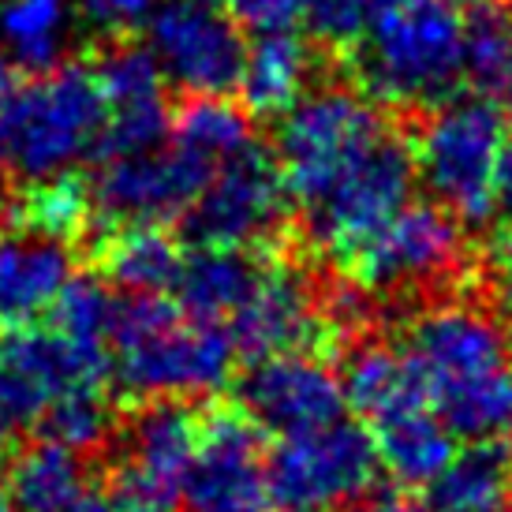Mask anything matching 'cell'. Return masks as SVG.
Masks as SVG:
<instances>
[{
    "label": "cell",
    "instance_id": "40",
    "mask_svg": "<svg viewBox=\"0 0 512 512\" xmlns=\"http://www.w3.org/2000/svg\"><path fill=\"white\" fill-rule=\"evenodd\" d=\"M281 512H314V509H296V505H285Z\"/></svg>",
    "mask_w": 512,
    "mask_h": 512
},
{
    "label": "cell",
    "instance_id": "11",
    "mask_svg": "<svg viewBox=\"0 0 512 512\" xmlns=\"http://www.w3.org/2000/svg\"><path fill=\"white\" fill-rule=\"evenodd\" d=\"M270 456L247 412L217 408L199 419V445L180 501L187 512H270Z\"/></svg>",
    "mask_w": 512,
    "mask_h": 512
},
{
    "label": "cell",
    "instance_id": "22",
    "mask_svg": "<svg viewBox=\"0 0 512 512\" xmlns=\"http://www.w3.org/2000/svg\"><path fill=\"white\" fill-rule=\"evenodd\" d=\"M15 512H75L90 494L83 453L60 441H38L15 456L8 471Z\"/></svg>",
    "mask_w": 512,
    "mask_h": 512
},
{
    "label": "cell",
    "instance_id": "16",
    "mask_svg": "<svg viewBox=\"0 0 512 512\" xmlns=\"http://www.w3.org/2000/svg\"><path fill=\"white\" fill-rule=\"evenodd\" d=\"M243 412L258 427L273 434H299V430L326 427L348 412L344 382L333 367L311 352H281V356L255 359L240 385Z\"/></svg>",
    "mask_w": 512,
    "mask_h": 512
},
{
    "label": "cell",
    "instance_id": "5",
    "mask_svg": "<svg viewBox=\"0 0 512 512\" xmlns=\"http://www.w3.org/2000/svg\"><path fill=\"white\" fill-rule=\"evenodd\" d=\"M385 135L389 124L367 98L348 90H303L277 128V172L288 199L311 214L356 176Z\"/></svg>",
    "mask_w": 512,
    "mask_h": 512
},
{
    "label": "cell",
    "instance_id": "23",
    "mask_svg": "<svg viewBox=\"0 0 512 512\" xmlns=\"http://www.w3.org/2000/svg\"><path fill=\"white\" fill-rule=\"evenodd\" d=\"M430 512H509L512 460L494 441H471L430 479Z\"/></svg>",
    "mask_w": 512,
    "mask_h": 512
},
{
    "label": "cell",
    "instance_id": "3",
    "mask_svg": "<svg viewBox=\"0 0 512 512\" xmlns=\"http://www.w3.org/2000/svg\"><path fill=\"white\" fill-rule=\"evenodd\" d=\"M109 370L131 397L176 400L202 397L228 382L236 348L214 322L187 314L161 296L116 303L109 329Z\"/></svg>",
    "mask_w": 512,
    "mask_h": 512
},
{
    "label": "cell",
    "instance_id": "13",
    "mask_svg": "<svg viewBox=\"0 0 512 512\" xmlns=\"http://www.w3.org/2000/svg\"><path fill=\"white\" fill-rule=\"evenodd\" d=\"M460 225L438 202H404L374 236L344 258L359 288L397 292L434 281L460 262Z\"/></svg>",
    "mask_w": 512,
    "mask_h": 512
},
{
    "label": "cell",
    "instance_id": "37",
    "mask_svg": "<svg viewBox=\"0 0 512 512\" xmlns=\"http://www.w3.org/2000/svg\"><path fill=\"white\" fill-rule=\"evenodd\" d=\"M75 512H124V509H120V501H116L113 494H94V490H90Z\"/></svg>",
    "mask_w": 512,
    "mask_h": 512
},
{
    "label": "cell",
    "instance_id": "8",
    "mask_svg": "<svg viewBox=\"0 0 512 512\" xmlns=\"http://www.w3.org/2000/svg\"><path fill=\"white\" fill-rule=\"evenodd\" d=\"M378 468L374 438L341 415L326 427L281 438L270 453V490L285 505L326 512L363 498L378 479Z\"/></svg>",
    "mask_w": 512,
    "mask_h": 512
},
{
    "label": "cell",
    "instance_id": "32",
    "mask_svg": "<svg viewBox=\"0 0 512 512\" xmlns=\"http://www.w3.org/2000/svg\"><path fill=\"white\" fill-rule=\"evenodd\" d=\"M367 0H273V30L303 27L329 45L356 42Z\"/></svg>",
    "mask_w": 512,
    "mask_h": 512
},
{
    "label": "cell",
    "instance_id": "35",
    "mask_svg": "<svg viewBox=\"0 0 512 512\" xmlns=\"http://www.w3.org/2000/svg\"><path fill=\"white\" fill-rule=\"evenodd\" d=\"M494 206H501L512 217V139H505L494 169Z\"/></svg>",
    "mask_w": 512,
    "mask_h": 512
},
{
    "label": "cell",
    "instance_id": "31",
    "mask_svg": "<svg viewBox=\"0 0 512 512\" xmlns=\"http://www.w3.org/2000/svg\"><path fill=\"white\" fill-rule=\"evenodd\" d=\"M86 217H90V199L72 176L27 184V199L19 206V225L57 236V240H68L72 232H79L86 225Z\"/></svg>",
    "mask_w": 512,
    "mask_h": 512
},
{
    "label": "cell",
    "instance_id": "21",
    "mask_svg": "<svg viewBox=\"0 0 512 512\" xmlns=\"http://www.w3.org/2000/svg\"><path fill=\"white\" fill-rule=\"evenodd\" d=\"M370 427H374L370 438L378 449V464L404 486H427L456 453L453 430L441 423L430 404L404 408Z\"/></svg>",
    "mask_w": 512,
    "mask_h": 512
},
{
    "label": "cell",
    "instance_id": "2",
    "mask_svg": "<svg viewBox=\"0 0 512 512\" xmlns=\"http://www.w3.org/2000/svg\"><path fill=\"white\" fill-rule=\"evenodd\" d=\"M356 75L385 105L423 109L449 101L464 79L460 0H367Z\"/></svg>",
    "mask_w": 512,
    "mask_h": 512
},
{
    "label": "cell",
    "instance_id": "24",
    "mask_svg": "<svg viewBox=\"0 0 512 512\" xmlns=\"http://www.w3.org/2000/svg\"><path fill=\"white\" fill-rule=\"evenodd\" d=\"M262 262L232 247H202L195 255H184L180 277H176V296L187 314L202 322H214L225 329L232 311L240 307L251 285H255Z\"/></svg>",
    "mask_w": 512,
    "mask_h": 512
},
{
    "label": "cell",
    "instance_id": "18",
    "mask_svg": "<svg viewBox=\"0 0 512 512\" xmlns=\"http://www.w3.org/2000/svg\"><path fill=\"white\" fill-rule=\"evenodd\" d=\"M94 75H98L101 109H105L98 157L135 154V150H150L169 139L172 113L165 75L150 49L116 45L113 53H105Z\"/></svg>",
    "mask_w": 512,
    "mask_h": 512
},
{
    "label": "cell",
    "instance_id": "36",
    "mask_svg": "<svg viewBox=\"0 0 512 512\" xmlns=\"http://www.w3.org/2000/svg\"><path fill=\"white\" fill-rule=\"evenodd\" d=\"M359 512H430V505L408 498V494H400V490H389V494H374Z\"/></svg>",
    "mask_w": 512,
    "mask_h": 512
},
{
    "label": "cell",
    "instance_id": "41",
    "mask_svg": "<svg viewBox=\"0 0 512 512\" xmlns=\"http://www.w3.org/2000/svg\"><path fill=\"white\" fill-rule=\"evenodd\" d=\"M509 352H512V337H509Z\"/></svg>",
    "mask_w": 512,
    "mask_h": 512
},
{
    "label": "cell",
    "instance_id": "26",
    "mask_svg": "<svg viewBox=\"0 0 512 512\" xmlns=\"http://www.w3.org/2000/svg\"><path fill=\"white\" fill-rule=\"evenodd\" d=\"M341 382L348 404L359 415H367L370 423L389 419L415 404H427V393L415 378V367L408 363L404 348H389V344L359 348Z\"/></svg>",
    "mask_w": 512,
    "mask_h": 512
},
{
    "label": "cell",
    "instance_id": "34",
    "mask_svg": "<svg viewBox=\"0 0 512 512\" xmlns=\"http://www.w3.org/2000/svg\"><path fill=\"white\" fill-rule=\"evenodd\" d=\"M486 281L494 288V296L512 311V225L501 228L486 247Z\"/></svg>",
    "mask_w": 512,
    "mask_h": 512
},
{
    "label": "cell",
    "instance_id": "12",
    "mask_svg": "<svg viewBox=\"0 0 512 512\" xmlns=\"http://www.w3.org/2000/svg\"><path fill=\"white\" fill-rule=\"evenodd\" d=\"M210 180L195 157L176 143L101 157V169L86 191L90 210L109 225H165L180 217Z\"/></svg>",
    "mask_w": 512,
    "mask_h": 512
},
{
    "label": "cell",
    "instance_id": "29",
    "mask_svg": "<svg viewBox=\"0 0 512 512\" xmlns=\"http://www.w3.org/2000/svg\"><path fill=\"white\" fill-rule=\"evenodd\" d=\"M169 143L187 150L206 172H214L217 165H225L228 157L243 154L255 143V131H251L247 113L236 109L232 101L195 98L169 124Z\"/></svg>",
    "mask_w": 512,
    "mask_h": 512
},
{
    "label": "cell",
    "instance_id": "9",
    "mask_svg": "<svg viewBox=\"0 0 512 512\" xmlns=\"http://www.w3.org/2000/svg\"><path fill=\"white\" fill-rule=\"evenodd\" d=\"M285 206L288 191L277 161L251 143L243 154L217 165L210 180L199 187V195L184 210L187 236L199 247L247 251L266 243L281 228Z\"/></svg>",
    "mask_w": 512,
    "mask_h": 512
},
{
    "label": "cell",
    "instance_id": "17",
    "mask_svg": "<svg viewBox=\"0 0 512 512\" xmlns=\"http://www.w3.org/2000/svg\"><path fill=\"white\" fill-rule=\"evenodd\" d=\"M225 333L236 356L266 359L326 344V318L296 270L262 262L247 299L225 322Z\"/></svg>",
    "mask_w": 512,
    "mask_h": 512
},
{
    "label": "cell",
    "instance_id": "27",
    "mask_svg": "<svg viewBox=\"0 0 512 512\" xmlns=\"http://www.w3.org/2000/svg\"><path fill=\"white\" fill-rule=\"evenodd\" d=\"M105 277L116 288H128L131 296H161L176 285L184 251L161 232V225H124L105 243L101 255Z\"/></svg>",
    "mask_w": 512,
    "mask_h": 512
},
{
    "label": "cell",
    "instance_id": "6",
    "mask_svg": "<svg viewBox=\"0 0 512 512\" xmlns=\"http://www.w3.org/2000/svg\"><path fill=\"white\" fill-rule=\"evenodd\" d=\"M109 382V344L75 341L53 322L0 326V445L42 430L75 389Z\"/></svg>",
    "mask_w": 512,
    "mask_h": 512
},
{
    "label": "cell",
    "instance_id": "1",
    "mask_svg": "<svg viewBox=\"0 0 512 512\" xmlns=\"http://www.w3.org/2000/svg\"><path fill=\"white\" fill-rule=\"evenodd\" d=\"M404 356L453 438L498 441L512 430V352L486 311L430 307L408 326Z\"/></svg>",
    "mask_w": 512,
    "mask_h": 512
},
{
    "label": "cell",
    "instance_id": "28",
    "mask_svg": "<svg viewBox=\"0 0 512 512\" xmlns=\"http://www.w3.org/2000/svg\"><path fill=\"white\" fill-rule=\"evenodd\" d=\"M464 79L490 101L512 109V8L475 0L464 12Z\"/></svg>",
    "mask_w": 512,
    "mask_h": 512
},
{
    "label": "cell",
    "instance_id": "38",
    "mask_svg": "<svg viewBox=\"0 0 512 512\" xmlns=\"http://www.w3.org/2000/svg\"><path fill=\"white\" fill-rule=\"evenodd\" d=\"M19 83V75H15V68L8 64V60H0V105H4V98L12 94V86Z\"/></svg>",
    "mask_w": 512,
    "mask_h": 512
},
{
    "label": "cell",
    "instance_id": "14",
    "mask_svg": "<svg viewBox=\"0 0 512 512\" xmlns=\"http://www.w3.org/2000/svg\"><path fill=\"white\" fill-rule=\"evenodd\" d=\"M199 445V415L176 400H150L124 438L113 498L124 512H172Z\"/></svg>",
    "mask_w": 512,
    "mask_h": 512
},
{
    "label": "cell",
    "instance_id": "25",
    "mask_svg": "<svg viewBox=\"0 0 512 512\" xmlns=\"http://www.w3.org/2000/svg\"><path fill=\"white\" fill-rule=\"evenodd\" d=\"M75 0H0V45L27 72L57 68L75 34Z\"/></svg>",
    "mask_w": 512,
    "mask_h": 512
},
{
    "label": "cell",
    "instance_id": "7",
    "mask_svg": "<svg viewBox=\"0 0 512 512\" xmlns=\"http://www.w3.org/2000/svg\"><path fill=\"white\" fill-rule=\"evenodd\" d=\"M505 139V120L490 98H449L419 131L415 172L449 214L483 221L494 210V169Z\"/></svg>",
    "mask_w": 512,
    "mask_h": 512
},
{
    "label": "cell",
    "instance_id": "20",
    "mask_svg": "<svg viewBox=\"0 0 512 512\" xmlns=\"http://www.w3.org/2000/svg\"><path fill=\"white\" fill-rule=\"evenodd\" d=\"M311 45L292 30H258V38L243 49V68L236 90L243 105L258 116H281L296 105L311 79Z\"/></svg>",
    "mask_w": 512,
    "mask_h": 512
},
{
    "label": "cell",
    "instance_id": "10",
    "mask_svg": "<svg viewBox=\"0 0 512 512\" xmlns=\"http://www.w3.org/2000/svg\"><path fill=\"white\" fill-rule=\"evenodd\" d=\"M146 34L165 83L191 98H225L240 83L247 42L214 0H165Z\"/></svg>",
    "mask_w": 512,
    "mask_h": 512
},
{
    "label": "cell",
    "instance_id": "19",
    "mask_svg": "<svg viewBox=\"0 0 512 512\" xmlns=\"http://www.w3.org/2000/svg\"><path fill=\"white\" fill-rule=\"evenodd\" d=\"M75 277L68 240L19 225L0 232V326L34 322L49 314L60 288Z\"/></svg>",
    "mask_w": 512,
    "mask_h": 512
},
{
    "label": "cell",
    "instance_id": "33",
    "mask_svg": "<svg viewBox=\"0 0 512 512\" xmlns=\"http://www.w3.org/2000/svg\"><path fill=\"white\" fill-rule=\"evenodd\" d=\"M154 8L157 0H75V12L86 27L109 34V38H124L131 30L146 27Z\"/></svg>",
    "mask_w": 512,
    "mask_h": 512
},
{
    "label": "cell",
    "instance_id": "15",
    "mask_svg": "<svg viewBox=\"0 0 512 512\" xmlns=\"http://www.w3.org/2000/svg\"><path fill=\"white\" fill-rule=\"evenodd\" d=\"M415 161L412 150L389 131L382 143L370 150L359 172L341 184L326 202H318L307 217L311 236L326 251L348 258L359 243L397 214L404 202H412Z\"/></svg>",
    "mask_w": 512,
    "mask_h": 512
},
{
    "label": "cell",
    "instance_id": "4",
    "mask_svg": "<svg viewBox=\"0 0 512 512\" xmlns=\"http://www.w3.org/2000/svg\"><path fill=\"white\" fill-rule=\"evenodd\" d=\"M98 75L79 64H57L15 83L0 105V172L19 184H42L98 154L101 139Z\"/></svg>",
    "mask_w": 512,
    "mask_h": 512
},
{
    "label": "cell",
    "instance_id": "30",
    "mask_svg": "<svg viewBox=\"0 0 512 512\" xmlns=\"http://www.w3.org/2000/svg\"><path fill=\"white\" fill-rule=\"evenodd\" d=\"M120 299L109 292L105 281L98 277H72L53 299V326L68 333L75 341H94L109 344V329H113V314Z\"/></svg>",
    "mask_w": 512,
    "mask_h": 512
},
{
    "label": "cell",
    "instance_id": "39",
    "mask_svg": "<svg viewBox=\"0 0 512 512\" xmlns=\"http://www.w3.org/2000/svg\"><path fill=\"white\" fill-rule=\"evenodd\" d=\"M0 512H15L12 494H8V475H4V471H0Z\"/></svg>",
    "mask_w": 512,
    "mask_h": 512
}]
</instances>
